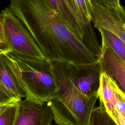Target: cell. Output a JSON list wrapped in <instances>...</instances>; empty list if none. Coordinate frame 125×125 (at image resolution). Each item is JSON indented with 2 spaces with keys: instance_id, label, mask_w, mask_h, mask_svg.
I'll return each instance as SVG.
<instances>
[{
  "instance_id": "6da1fadb",
  "label": "cell",
  "mask_w": 125,
  "mask_h": 125,
  "mask_svg": "<svg viewBox=\"0 0 125 125\" xmlns=\"http://www.w3.org/2000/svg\"><path fill=\"white\" fill-rule=\"evenodd\" d=\"M9 7L48 60L74 64L98 60L45 0H10Z\"/></svg>"
},
{
  "instance_id": "7a4b0ae2",
  "label": "cell",
  "mask_w": 125,
  "mask_h": 125,
  "mask_svg": "<svg viewBox=\"0 0 125 125\" xmlns=\"http://www.w3.org/2000/svg\"><path fill=\"white\" fill-rule=\"evenodd\" d=\"M58 91L48 103L58 125H89L98 95L87 96L74 85L67 62L49 61Z\"/></svg>"
},
{
  "instance_id": "8fae6325",
  "label": "cell",
  "mask_w": 125,
  "mask_h": 125,
  "mask_svg": "<svg viewBox=\"0 0 125 125\" xmlns=\"http://www.w3.org/2000/svg\"><path fill=\"white\" fill-rule=\"evenodd\" d=\"M98 98L111 116L116 110V97L114 88L113 80L104 72H102L100 83L98 91Z\"/></svg>"
},
{
  "instance_id": "9a60e30c",
  "label": "cell",
  "mask_w": 125,
  "mask_h": 125,
  "mask_svg": "<svg viewBox=\"0 0 125 125\" xmlns=\"http://www.w3.org/2000/svg\"><path fill=\"white\" fill-rule=\"evenodd\" d=\"M69 7L80 20L81 23L83 28L84 33H89L93 30L91 22L87 20L81 13L76 6L74 0H66Z\"/></svg>"
},
{
  "instance_id": "3957f363",
  "label": "cell",
  "mask_w": 125,
  "mask_h": 125,
  "mask_svg": "<svg viewBox=\"0 0 125 125\" xmlns=\"http://www.w3.org/2000/svg\"><path fill=\"white\" fill-rule=\"evenodd\" d=\"M5 55L26 99L42 103L56 97L58 89L49 60L25 57L13 51Z\"/></svg>"
},
{
  "instance_id": "4fadbf2b",
  "label": "cell",
  "mask_w": 125,
  "mask_h": 125,
  "mask_svg": "<svg viewBox=\"0 0 125 125\" xmlns=\"http://www.w3.org/2000/svg\"><path fill=\"white\" fill-rule=\"evenodd\" d=\"M89 125H117L107 112L103 103L92 111Z\"/></svg>"
},
{
  "instance_id": "ba28073f",
  "label": "cell",
  "mask_w": 125,
  "mask_h": 125,
  "mask_svg": "<svg viewBox=\"0 0 125 125\" xmlns=\"http://www.w3.org/2000/svg\"><path fill=\"white\" fill-rule=\"evenodd\" d=\"M102 71L111 77L125 94V63L105 43L102 42L98 58Z\"/></svg>"
},
{
  "instance_id": "d6986e66",
  "label": "cell",
  "mask_w": 125,
  "mask_h": 125,
  "mask_svg": "<svg viewBox=\"0 0 125 125\" xmlns=\"http://www.w3.org/2000/svg\"><path fill=\"white\" fill-rule=\"evenodd\" d=\"M91 3H96L101 6L111 9H117L122 6L120 0H89Z\"/></svg>"
},
{
  "instance_id": "ac0fdd59",
  "label": "cell",
  "mask_w": 125,
  "mask_h": 125,
  "mask_svg": "<svg viewBox=\"0 0 125 125\" xmlns=\"http://www.w3.org/2000/svg\"><path fill=\"white\" fill-rule=\"evenodd\" d=\"M82 14L91 22L92 5L89 0H74Z\"/></svg>"
},
{
  "instance_id": "7402d4cb",
  "label": "cell",
  "mask_w": 125,
  "mask_h": 125,
  "mask_svg": "<svg viewBox=\"0 0 125 125\" xmlns=\"http://www.w3.org/2000/svg\"><path fill=\"white\" fill-rule=\"evenodd\" d=\"M8 105H0V115L2 113L4 110L7 108V107H8Z\"/></svg>"
},
{
  "instance_id": "ffe728a7",
  "label": "cell",
  "mask_w": 125,
  "mask_h": 125,
  "mask_svg": "<svg viewBox=\"0 0 125 125\" xmlns=\"http://www.w3.org/2000/svg\"><path fill=\"white\" fill-rule=\"evenodd\" d=\"M17 103L7 89L0 83V105Z\"/></svg>"
},
{
  "instance_id": "2e32d148",
  "label": "cell",
  "mask_w": 125,
  "mask_h": 125,
  "mask_svg": "<svg viewBox=\"0 0 125 125\" xmlns=\"http://www.w3.org/2000/svg\"><path fill=\"white\" fill-rule=\"evenodd\" d=\"M113 84L116 101V109L125 118V94L119 89L114 80Z\"/></svg>"
},
{
  "instance_id": "7c38bea8",
  "label": "cell",
  "mask_w": 125,
  "mask_h": 125,
  "mask_svg": "<svg viewBox=\"0 0 125 125\" xmlns=\"http://www.w3.org/2000/svg\"><path fill=\"white\" fill-rule=\"evenodd\" d=\"M101 33L102 42L109 46L125 63V44L111 32L102 28H97Z\"/></svg>"
},
{
  "instance_id": "5bb4252c",
  "label": "cell",
  "mask_w": 125,
  "mask_h": 125,
  "mask_svg": "<svg viewBox=\"0 0 125 125\" xmlns=\"http://www.w3.org/2000/svg\"><path fill=\"white\" fill-rule=\"evenodd\" d=\"M17 103L9 104L0 115V125H13L17 110Z\"/></svg>"
},
{
  "instance_id": "52a82bcc",
  "label": "cell",
  "mask_w": 125,
  "mask_h": 125,
  "mask_svg": "<svg viewBox=\"0 0 125 125\" xmlns=\"http://www.w3.org/2000/svg\"><path fill=\"white\" fill-rule=\"evenodd\" d=\"M92 18L94 27L105 29L116 36L125 44V8H105L91 3Z\"/></svg>"
},
{
  "instance_id": "5b68a950",
  "label": "cell",
  "mask_w": 125,
  "mask_h": 125,
  "mask_svg": "<svg viewBox=\"0 0 125 125\" xmlns=\"http://www.w3.org/2000/svg\"><path fill=\"white\" fill-rule=\"evenodd\" d=\"M67 65L72 82L80 92L89 97L98 95L102 72L98 59L90 63H67Z\"/></svg>"
},
{
  "instance_id": "44dd1931",
  "label": "cell",
  "mask_w": 125,
  "mask_h": 125,
  "mask_svg": "<svg viewBox=\"0 0 125 125\" xmlns=\"http://www.w3.org/2000/svg\"><path fill=\"white\" fill-rule=\"evenodd\" d=\"M111 117L117 125H125V118L116 109Z\"/></svg>"
},
{
  "instance_id": "277c9868",
  "label": "cell",
  "mask_w": 125,
  "mask_h": 125,
  "mask_svg": "<svg viewBox=\"0 0 125 125\" xmlns=\"http://www.w3.org/2000/svg\"><path fill=\"white\" fill-rule=\"evenodd\" d=\"M1 12L5 34L12 51L25 57L46 59L31 34L10 8Z\"/></svg>"
},
{
  "instance_id": "9c48e42d",
  "label": "cell",
  "mask_w": 125,
  "mask_h": 125,
  "mask_svg": "<svg viewBox=\"0 0 125 125\" xmlns=\"http://www.w3.org/2000/svg\"><path fill=\"white\" fill-rule=\"evenodd\" d=\"M69 28L84 43V33L81 22L66 0H45Z\"/></svg>"
},
{
  "instance_id": "30bf717a",
  "label": "cell",
  "mask_w": 125,
  "mask_h": 125,
  "mask_svg": "<svg viewBox=\"0 0 125 125\" xmlns=\"http://www.w3.org/2000/svg\"><path fill=\"white\" fill-rule=\"evenodd\" d=\"M0 83L13 96L16 102L25 97L19 80L9 65L5 54L0 55Z\"/></svg>"
},
{
  "instance_id": "8992f818",
  "label": "cell",
  "mask_w": 125,
  "mask_h": 125,
  "mask_svg": "<svg viewBox=\"0 0 125 125\" xmlns=\"http://www.w3.org/2000/svg\"><path fill=\"white\" fill-rule=\"evenodd\" d=\"M17 104L13 125H52L54 116L48 103H37L25 99Z\"/></svg>"
},
{
  "instance_id": "e0dca14e",
  "label": "cell",
  "mask_w": 125,
  "mask_h": 125,
  "mask_svg": "<svg viewBox=\"0 0 125 125\" xmlns=\"http://www.w3.org/2000/svg\"><path fill=\"white\" fill-rule=\"evenodd\" d=\"M3 21V15L2 12H0V55L12 51L5 34Z\"/></svg>"
}]
</instances>
